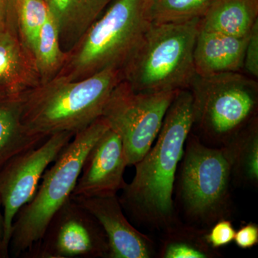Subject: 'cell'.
<instances>
[{"label": "cell", "instance_id": "6da1fadb", "mask_svg": "<svg viewBox=\"0 0 258 258\" xmlns=\"http://www.w3.org/2000/svg\"><path fill=\"white\" fill-rule=\"evenodd\" d=\"M192 96L180 90L166 111L154 147L135 164L132 182L119 201L134 220L161 231L179 222L173 200L176 172L188 136L192 131Z\"/></svg>", "mask_w": 258, "mask_h": 258}, {"label": "cell", "instance_id": "7a4b0ae2", "mask_svg": "<svg viewBox=\"0 0 258 258\" xmlns=\"http://www.w3.org/2000/svg\"><path fill=\"white\" fill-rule=\"evenodd\" d=\"M122 80L121 70L108 69L80 81L57 76L40 83L21 98L24 128L43 139L60 132L76 134L101 118Z\"/></svg>", "mask_w": 258, "mask_h": 258}, {"label": "cell", "instance_id": "3957f363", "mask_svg": "<svg viewBox=\"0 0 258 258\" xmlns=\"http://www.w3.org/2000/svg\"><path fill=\"white\" fill-rule=\"evenodd\" d=\"M152 0H111L72 50L57 76L80 81L108 69L121 70L152 23ZM56 76V77H57Z\"/></svg>", "mask_w": 258, "mask_h": 258}, {"label": "cell", "instance_id": "277c9868", "mask_svg": "<svg viewBox=\"0 0 258 258\" xmlns=\"http://www.w3.org/2000/svg\"><path fill=\"white\" fill-rule=\"evenodd\" d=\"M200 20L152 23L121 69L123 81L137 92L189 89L197 76L194 50Z\"/></svg>", "mask_w": 258, "mask_h": 258}, {"label": "cell", "instance_id": "5b68a950", "mask_svg": "<svg viewBox=\"0 0 258 258\" xmlns=\"http://www.w3.org/2000/svg\"><path fill=\"white\" fill-rule=\"evenodd\" d=\"M108 128L101 117L75 134L44 172L33 198L13 222L9 250L14 257H21L42 238L56 212L71 198L88 152Z\"/></svg>", "mask_w": 258, "mask_h": 258}, {"label": "cell", "instance_id": "8992f818", "mask_svg": "<svg viewBox=\"0 0 258 258\" xmlns=\"http://www.w3.org/2000/svg\"><path fill=\"white\" fill-rule=\"evenodd\" d=\"M230 166L222 147H210L191 133L176 172L174 191L189 225L208 230L232 213Z\"/></svg>", "mask_w": 258, "mask_h": 258}, {"label": "cell", "instance_id": "52a82bcc", "mask_svg": "<svg viewBox=\"0 0 258 258\" xmlns=\"http://www.w3.org/2000/svg\"><path fill=\"white\" fill-rule=\"evenodd\" d=\"M189 89L192 96V128L205 144L224 147L257 120L258 83L247 75H197Z\"/></svg>", "mask_w": 258, "mask_h": 258}, {"label": "cell", "instance_id": "ba28073f", "mask_svg": "<svg viewBox=\"0 0 258 258\" xmlns=\"http://www.w3.org/2000/svg\"><path fill=\"white\" fill-rule=\"evenodd\" d=\"M178 91L137 92L123 80L112 91L101 117L119 136L128 166L135 165L152 147Z\"/></svg>", "mask_w": 258, "mask_h": 258}, {"label": "cell", "instance_id": "9c48e42d", "mask_svg": "<svg viewBox=\"0 0 258 258\" xmlns=\"http://www.w3.org/2000/svg\"><path fill=\"white\" fill-rule=\"evenodd\" d=\"M106 233L96 217L70 198L50 220L40 240L23 254L28 258H108Z\"/></svg>", "mask_w": 258, "mask_h": 258}, {"label": "cell", "instance_id": "30bf717a", "mask_svg": "<svg viewBox=\"0 0 258 258\" xmlns=\"http://www.w3.org/2000/svg\"><path fill=\"white\" fill-rule=\"evenodd\" d=\"M75 134L60 132L15 156L0 167V200L5 220L4 254L9 257L12 229L19 211L33 198L39 181Z\"/></svg>", "mask_w": 258, "mask_h": 258}, {"label": "cell", "instance_id": "8fae6325", "mask_svg": "<svg viewBox=\"0 0 258 258\" xmlns=\"http://www.w3.org/2000/svg\"><path fill=\"white\" fill-rule=\"evenodd\" d=\"M127 166L119 136L108 128L86 156L71 198L117 195L126 183L123 174Z\"/></svg>", "mask_w": 258, "mask_h": 258}, {"label": "cell", "instance_id": "7c38bea8", "mask_svg": "<svg viewBox=\"0 0 258 258\" xmlns=\"http://www.w3.org/2000/svg\"><path fill=\"white\" fill-rule=\"evenodd\" d=\"M96 217L106 233L108 258H151L156 253L152 239L139 232L123 215L117 195L71 198Z\"/></svg>", "mask_w": 258, "mask_h": 258}, {"label": "cell", "instance_id": "4fadbf2b", "mask_svg": "<svg viewBox=\"0 0 258 258\" xmlns=\"http://www.w3.org/2000/svg\"><path fill=\"white\" fill-rule=\"evenodd\" d=\"M249 35L239 37L200 29L194 50L196 74L210 76L241 72Z\"/></svg>", "mask_w": 258, "mask_h": 258}, {"label": "cell", "instance_id": "5bb4252c", "mask_svg": "<svg viewBox=\"0 0 258 258\" xmlns=\"http://www.w3.org/2000/svg\"><path fill=\"white\" fill-rule=\"evenodd\" d=\"M40 83L35 60L18 33L0 30V98H21Z\"/></svg>", "mask_w": 258, "mask_h": 258}, {"label": "cell", "instance_id": "9a60e30c", "mask_svg": "<svg viewBox=\"0 0 258 258\" xmlns=\"http://www.w3.org/2000/svg\"><path fill=\"white\" fill-rule=\"evenodd\" d=\"M66 53L72 50L111 0H45Z\"/></svg>", "mask_w": 258, "mask_h": 258}, {"label": "cell", "instance_id": "2e32d148", "mask_svg": "<svg viewBox=\"0 0 258 258\" xmlns=\"http://www.w3.org/2000/svg\"><path fill=\"white\" fill-rule=\"evenodd\" d=\"M258 21V0H215L200 20V29L248 36Z\"/></svg>", "mask_w": 258, "mask_h": 258}, {"label": "cell", "instance_id": "e0dca14e", "mask_svg": "<svg viewBox=\"0 0 258 258\" xmlns=\"http://www.w3.org/2000/svg\"><path fill=\"white\" fill-rule=\"evenodd\" d=\"M230 166L232 184L257 186L258 120H254L222 147Z\"/></svg>", "mask_w": 258, "mask_h": 258}, {"label": "cell", "instance_id": "ac0fdd59", "mask_svg": "<svg viewBox=\"0 0 258 258\" xmlns=\"http://www.w3.org/2000/svg\"><path fill=\"white\" fill-rule=\"evenodd\" d=\"M21 114V98H0V167L46 139L28 133L22 123Z\"/></svg>", "mask_w": 258, "mask_h": 258}, {"label": "cell", "instance_id": "d6986e66", "mask_svg": "<svg viewBox=\"0 0 258 258\" xmlns=\"http://www.w3.org/2000/svg\"><path fill=\"white\" fill-rule=\"evenodd\" d=\"M207 229L181 222L163 231L164 237L158 257L160 258H216L221 256L206 239Z\"/></svg>", "mask_w": 258, "mask_h": 258}, {"label": "cell", "instance_id": "ffe728a7", "mask_svg": "<svg viewBox=\"0 0 258 258\" xmlns=\"http://www.w3.org/2000/svg\"><path fill=\"white\" fill-rule=\"evenodd\" d=\"M11 12L19 38L34 59L40 32L49 15L46 1L11 0Z\"/></svg>", "mask_w": 258, "mask_h": 258}, {"label": "cell", "instance_id": "44dd1931", "mask_svg": "<svg viewBox=\"0 0 258 258\" xmlns=\"http://www.w3.org/2000/svg\"><path fill=\"white\" fill-rule=\"evenodd\" d=\"M67 53L61 48L55 24L49 13L42 26L35 52V63L40 83L55 79L63 67Z\"/></svg>", "mask_w": 258, "mask_h": 258}, {"label": "cell", "instance_id": "7402d4cb", "mask_svg": "<svg viewBox=\"0 0 258 258\" xmlns=\"http://www.w3.org/2000/svg\"><path fill=\"white\" fill-rule=\"evenodd\" d=\"M215 0H152V23H174L202 18Z\"/></svg>", "mask_w": 258, "mask_h": 258}, {"label": "cell", "instance_id": "603a6c76", "mask_svg": "<svg viewBox=\"0 0 258 258\" xmlns=\"http://www.w3.org/2000/svg\"><path fill=\"white\" fill-rule=\"evenodd\" d=\"M235 232L232 222L229 219H222L208 229L206 239L212 247L218 249L234 240Z\"/></svg>", "mask_w": 258, "mask_h": 258}, {"label": "cell", "instance_id": "cb8c5ba5", "mask_svg": "<svg viewBox=\"0 0 258 258\" xmlns=\"http://www.w3.org/2000/svg\"><path fill=\"white\" fill-rule=\"evenodd\" d=\"M243 69L247 76L258 78V21L252 27L244 54Z\"/></svg>", "mask_w": 258, "mask_h": 258}, {"label": "cell", "instance_id": "d4e9b609", "mask_svg": "<svg viewBox=\"0 0 258 258\" xmlns=\"http://www.w3.org/2000/svg\"><path fill=\"white\" fill-rule=\"evenodd\" d=\"M241 249H250L258 244V225L249 222L241 226L236 231L234 240Z\"/></svg>", "mask_w": 258, "mask_h": 258}, {"label": "cell", "instance_id": "484cf974", "mask_svg": "<svg viewBox=\"0 0 258 258\" xmlns=\"http://www.w3.org/2000/svg\"><path fill=\"white\" fill-rule=\"evenodd\" d=\"M8 29L17 32L16 27L12 16L10 0H0V30Z\"/></svg>", "mask_w": 258, "mask_h": 258}, {"label": "cell", "instance_id": "4316f807", "mask_svg": "<svg viewBox=\"0 0 258 258\" xmlns=\"http://www.w3.org/2000/svg\"><path fill=\"white\" fill-rule=\"evenodd\" d=\"M2 208L3 205L0 200V258H5L4 247H3L5 237V220L4 215L2 212Z\"/></svg>", "mask_w": 258, "mask_h": 258}]
</instances>
